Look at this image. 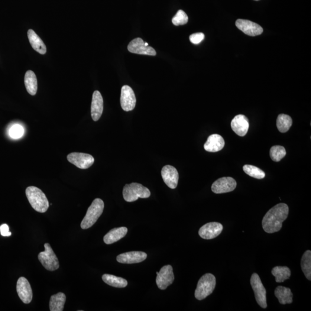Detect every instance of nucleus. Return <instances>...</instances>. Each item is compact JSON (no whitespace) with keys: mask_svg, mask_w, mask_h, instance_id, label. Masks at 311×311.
I'll list each match as a JSON object with an SVG mask.
<instances>
[{"mask_svg":"<svg viewBox=\"0 0 311 311\" xmlns=\"http://www.w3.org/2000/svg\"><path fill=\"white\" fill-rule=\"evenodd\" d=\"M289 215V207L285 203H279L272 207L262 220V227L268 233L280 231L283 223Z\"/></svg>","mask_w":311,"mask_h":311,"instance_id":"f257e3e1","label":"nucleus"},{"mask_svg":"<svg viewBox=\"0 0 311 311\" xmlns=\"http://www.w3.org/2000/svg\"><path fill=\"white\" fill-rule=\"evenodd\" d=\"M29 202L35 210L40 213L46 212L49 207L46 195L39 188L30 186L25 190Z\"/></svg>","mask_w":311,"mask_h":311,"instance_id":"f03ea898","label":"nucleus"},{"mask_svg":"<svg viewBox=\"0 0 311 311\" xmlns=\"http://www.w3.org/2000/svg\"><path fill=\"white\" fill-rule=\"evenodd\" d=\"M105 204L103 200L100 199H96L93 200L91 205L89 207L87 210L86 216L81 223V228L83 229H87L91 227L97 220L100 218L103 213Z\"/></svg>","mask_w":311,"mask_h":311,"instance_id":"7ed1b4c3","label":"nucleus"},{"mask_svg":"<svg viewBox=\"0 0 311 311\" xmlns=\"http://www.w3.org/2000/svg\"><path fill=\"white\" fill-rule=\"evenodd\" d=\"M216 280L215 275L210 273L203 275L198 283L195 291V297L197 300L205 299L213 293L215 289Z\"/></svg>","mask_w":311,"mask_h":311,"instance_id":"20e7f679","label":"nucleus"},{"mask_svg":"<svg viewBox=\"0 0 311 311\" xmlns=\"http://www.w3.org/2000/svg\"><path fill=\"white\" fill-rule=\"evenodd\" d=\"M151 196L148 188L140 183H132L126 184L123 189V196L126 201L132 202L137 200L139 198L147 199Z\"/></svg>","mask_w":311,"mask_h":311,"instance_id":"39448f33","label":"nucleus"},{"mask_svg":"<svg viewBox=\"0 0 311 311\" xmlns=\"http://www.w3.org/2000/svg\"><path fill=\"white\" fill-rule=\"evenodd\" d=\"M45 250L38 255L39 261L43 267L48 271H55L60 267L59 261L53 249L48 244H44Z\"/></svg>","mask_w":311,"mask_h":311,"instance_id":"423d86ee","label":"nucleus"},{"mask_svg":"<svg viewBox=\"0 0 311 311\" xmlns=\"http://www.w3.org/2000/svg\"><path fill=\"white\" fill-rule=\"evenodd\" d=\"M250 283L257 303L263 309H266L267 306V290L262 283L260 277L257 273L252 275Z\"/></svg>","mask_w":311,"mask_h":311,"instance_id":"0eeeda50","label":"nucleus"},{"mask_svg":"<svg viewBox=\"0 0 311 311\" xmlns=\"http://www.w3.org/2000/svg\"><path fill=\"white\" fill-rule=\"evenodd\" d=\"M67 159L80 169H87L91 167L95 161L92 156L84 153L73 152L67 156Z\"/></svg>","mask_w":311,"mask_h":311,"instance_id":"6e6552de","label":"nucleus"},{"mask_svg":"<svg viewBox=\"0 0 311 311\" xmlns=\"http://www.w3.org/2000/svg\"><path fill=\"white\" fill-rule=\"evenodd\" d=\"M128 50L132 53L148 55V56H156V51L153 47L148 46V44L145 43L140 38L134 39L130 42Z\"/></svg>","mask_w":311,"mask_h":311,"instance_id":"1a4fd4ad","label":"nucleus"},{"mask_svg":"<svg viewBox=\"0 0 311 311\" xmlns=\"http://www.w3.org/2000/svg\"><path fill=\"white\" fill-rule=\"evenodd\" d=\"M175 279L173 268L171 265L164 266L158 272L156 277V284L161 290H165L173 283Z\"/></svg>","mask_w":311,"mask_h":311,"instance_id":"9d476101","label":"nucleus"},{"mask_svg":"<svg viewBox=\"0 0 311 311\" xmlns=\"http://www.w3.org/2000/svg\"><path fill=\"white\" fill-rule=\"evenodd\" d=\"M237 185L236 180L231 177H223L215 181L212 190L215 194H223L232 192Z\"/></svg>","mask_w":311,"mask_h":311,"instance_id":"9b49d317","label":"nucleus"},{"mask_svg":"<svg viewBox=\"0 0 311 311\" xmlns=\"http://www.w3.org/2000/svg\"><path fill=\"white\" fill-rule=\"evenodd\" d=\"M121 105L122 109L125 111H130L135 108L136 98L133 90L131 87H122L121 95Z\"/></svg>","mask_w":311,"mask_h":311,"instance_id":"f8f14e48","label":"nucleus"},{"mask_svg":"<svg viewBox=\"0 0 311 311\" xmlns=\"http://www.w3.org/2000/svg\"><path fill=\"white\" fill-rule=\"evenodd\" d=\"M236 25L240 30L251 37L258 36L264 31L261 26L254 22L244 19H238L236 21Z\"/></svg>","mask_w":311,"mask_h":311,"instance_id":"ddd939ff","label":"nucleus"},{"mask_svg":"<svg viewBox=\"0 0 311 311\" xmlns=\"http://www.w3.org/2000/svg\"><path fill=\"white\" fill-rule=\"evenodd\" d=\"M16 290L19 298L24 304H29L32 300V290L28 281L25 277L19 278L16 286Z\"/></svg>","mask_w":311,"mask_h":311,"instance_id":"4468645a","label":"nucleus"},{"mask_svg":"<svg viewBox=\"0 0 311 311\" xmlns=\"http://www.w3.org/2000/svg\"><path fill=\"white\" fill-rule=\"evenodd\" d=\"M222 223L212 222L206 223L200 229L199 235L203 239L210 240L218 237L222 232Z\"/></svg>","mask_w":311,"mask_h":311,"instance_id":"2eb2a0df","label":"nucleus"},{"mask_svg":"<svg viewBox=\"0 0 311 311\" xmlns=\"http://www.w3.org/2000/svg\"><path fill=\"white\" fill-rule=\"evenodd\" d=\"M161 177L164 183L171 189H176L179 180V174L176 168L173 166H164L162 168Z\"/></svg>","mask_w":311,"mask_h":311,"instance_id":"dca6fc26","label":"nucleus"},{"mask_svg":"<svg viewBox=\"0 0 311 311\" xmlns=\"http://www.w3.org/2000/svg\"><path fill=\"white\" fill-rule=\"evenodd\" d=\"M147 258V254L141 251H131L120 254L116 257L119 263L133 264L140 263Z\"/></svg>","mask_w":311,"mask_h":311,"instance_id":"f3484780","label":"nucleus"},{"mask_svg":"<svg viewBox=\"0 0 311 311\" xmlns=\"http://www.w3.org/2000/svg\"><path fill=\"white\" fill-rule=\"evenodd\" d=\"M249 126L248 119L244 115H236L231 122L233 131L241 137H244L247 133Z\"/></svg>","mask_w":311,"mask_h":311,"instance_id":"a211bd4d","label":"nucleus"},{"mask_svg":"<svg viewBox=\"0 0 311 311\" xmlns=\"http://www.w3.org/2000/svg\"><path fill=\"white\" fill-rule=\"evenodd\" d=\"M103 111V99L101 93L95 90L93 93L91 104V116L94 121H98Z\"/></svg>","mask_w":311,"mask_h":311,"instance_id":"6ab92c4d","label":"nucleus"},{"mask_svg":"<svg viewBox=\"0 0 311 311\" xmlns=\"http://www.w3.org/2000/svg\"><path fill=\"white\" fill-rule=\"evenodd\" d=\"M225 141L222 136L214 134L210 135L205 145L204 149L209 152H217L221 151L224 147Z\"/></svg>","mask_w":311,"mask_h":311,"instance_id":"aec40b11","label":"nucleus"},{"mask_svg":"<svg viewBox=\"0 0 311 311\" xmlns=\"http://www.w3.org/2000/svg\"><path fill=\"white\" fill-rule=\"evenodd\" d=\"M128 233L126 227L115 228L110 231L104 236L103 241L106 244H111L124 238Z\"/></svg>","mask_w":311,"mask_h":311,"instance_id":"412c9836","label":"nucleus"},{"mask_svg":"<svg viewBox=\"0 0 311 311\" xmlns=\"http://www.w3.org/2000/svg\"><path fill=\"white\" fill-rule=\"evenodd\" d=\"M29 42L34 50L41 54H45L47 49L46 45L38 35L32 30H29L27 32Z\"/></svg>","mask_w":311,"mask_h":311,"instance_id":"4be33fe9","label":"nucleus"},{"mask_svg":"<svg viewBox=\"0 0 311 311\" xmlns=\"http://www.w3.org/2000/svg\"><path fill=\"white\" fill-rule=\"evenodd\" d=\"M24 84L29 94L32 96L36 95L38 90V81L36 75L32 70H28L25 73Z\"/></svg>","mask_w":311,"mask_h":311,"instance_id":"5701e85b","label":"nucleus"},{"mask_svg":"<svg viewBox=\"0 0 311 311\" xmlns=\"http://www.w3.org/2000/svg\"><path fill=\"white\" fill-rule=\"evenodd\" d=\"M275 297L277 298L281 304L285 305L293 302V293L290 289L284 287H278L274 291Z\"/></svg>","mask_w":311,"mask_h":311,"instance_id":"b1692460","label":"nucleus"},{"mask_svg":"<svg viewBox=\"0 0 311 311\" xmlns=\"http://www.w3.org/2000/svg\"><path fill=\"white\" fill-rule=\"evenodd\" d=\"M66 301V294L58 293L50 297L49 307L51 311H63Z\"/></svg>","mask_w":311,"mask_h":311,"instance_id":"393cba45","label":"nucleus"},{"mask_svg":"<svg viewBox=\"0 0 311 311\" xmlns=\"http://www.w3.org/2000/svg\"><path fill=\"white\" fill-rule=\"evenodd\" d=\"M102 280L107 284L115 288H123L128 285V281L124 278L116 277L115 275L106 274L102 276Z\"/></svg>","mask_w":311,"mask_h":311,"instance_id":"a878e982","label":"nucleus"},{"mask_svg":"<svg viewBox=\"0 0 311 311\" xmlns=\"http://www.w3.org/2000/svg\"><path fill=\"white\" fill-rule=\"evenodd\" d=\"M271 273L275 278L277 283H283L285 280L289 279L291 275V271L289 267H276L272 269Z\"/></svg>","mask_w":311,"mask_h":311,"instance_id":"bb28decb","label":"nucleus"},{"mask_svg":"<svg viewBox=\"0 0 311 311\" xmlns=\"http://www.w3.org/2000/svg\"><path fill=\"white\" fill-rule=\"evenodd\" d=\"M301 269L308 280H311V251L304 252L301 261Z\"/></svg>","mask_w":311,"mask_h":311,"instance_id":"cd10ccee","label":"nucleus"},{"mask_svg":"<svg viewBox=\"0 0 311 311\" xmlns=\"http://www.w3.org/2000/svg\"><path fill=\"white\" fill-rule=\"evenodd\" d=\"M292 125V119L290 116L281 114L277 119V127L281 133H286Z\"/></svg>","mask_w":311,"mask_h":311,"instance_id":"c85d7f7f","label":"nucleus"},{"mask_svg":"<svg viewBox=\"0 0 311 311\" xmlns=\"http://www.w3.org/2000/svg\"><path fill=\"white\" fill-rule=\"evenodd\" d=\"M287 152L283 146L275 145L270 149V156L272 160L278 162L286 156Z\"/></svg>","mask_w":311,"mask_h":311,"instance_id":"c756f323","label":"nucleus"},{"mask_svg":"<svg viewBox=\"0 0 311 311\" xmlns=\"http://www.w3.org/2000/svg\"><path fill=\"white\" fill-rule=\"evenodd\" d=\"M244 171L248 176L254 178L255 179H261L265 177L264 171L252 165H244Z\"/></svg>","mask_w":311,"mask_h":311,"instance_id":"7c9ffc66","label":"nucleus"},{"mask_svg":"<svg viewBox=\"0 0 311 311\" xmlns=\"http://www.w3.org/2000/svg\"><path fill=\"white\" fill-rule=\"evenodd\" d=\"M188 21H189V18L186 13L182 10H179L174 16L172 22L175 25L178 26L186 24Z\"/></svg>","mask_w":311,"mask_h":311,"instance_id":"2f4dec72","label":"nucleus"},{"mask_svg":"<svg viewBox=\"0 0 311 311\" xmlns=\"http://www.w3.org/2000/svg\"><path fill=\"white\" fill-rule=\"evenodd\" d=\"M9 134L12 138H20L24 134V129L20 125H13L9 130Z\"/></svg>","mask_w":311,"mask_h":311,"instance_id":"473e14b6","label":"nucleus"},{"mask_svg":"<svg viewBox=\"0 0 311 311\" xmlns=\"http://www.w3.org/2000/svg\"><path fill=\"white\" fill-rule=\"evenodd\" d=\"M205 38V35L201 32L193 34L190 36V41L194 44H198L200 43Z\"/></svg>","mask_w":311,"mask_h":311,"instance_id":"72a5a7b5","label":"nucleus"},{"mask_svg":"<svg viewBox=\"0 0 311 311\" xmlns=\"http://www.w3.org/2000/svg\"><path fill=\"white\" fill-rule=\"evenodd\" d=\"M0 232L3 236H10L12 234V233L9 232V226L7 224H2L0 226Z\"/></svg>","mask_w":311,"mask_h":311,"instance_id":"f704fd0d","label":"nucleus"},{"mask_svg":"<svg viewBox=\"0 0 311 311\" xmlns=\"http://www.w3.org/2000/svg\"><path fill=\"white\" fill-rule=\"evenodd\" d=\"M158 274V272H157L156 274L157 275Z\"/></svg>","mask_w":311,"mask_h":311,"instance_id":"c9c22d12","label":"nucleus"},{"mask_svg":"<svg viewBox=\"0 0 311 311\" xmlns=\"http://www.w3.org/2000/svg\"><path fill=\"white\" fill-rule=\"evenodd\" d=\"M255 1H259V0H255Z\"/></svg>","mask_w":311,"mask_h":311,"instance_id":"e433bc0d","label":"nucleus"}]
</instances>
